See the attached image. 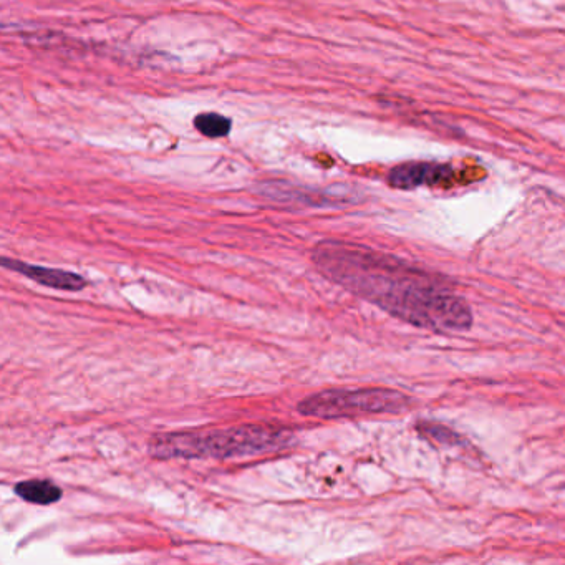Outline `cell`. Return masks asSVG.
<instances>
[{
    "label": "cell",
    "mask_w": 565,
    "mask_h": 565,
    "mask_svg": "<svg viewBox=\"0 0 565 565\" xmlns=\"http://www.w3.org/2000/svg\"><path fill=\"white\" fill-rule=\"evenodd\" d=\"M312 261L322 276L415 327L448 332L473 324L463 299L395 257L348 242L324 241L314 247Z\"/></svg>",
    "instance_id": "cell-1"
},
{
    "label": "cell",
    "mask_w": 565,
    "mask_h": 565,
    "mask_svg": "<svg viewBox=\"0 0 565 565\" xmlns=\"http://www.w3.org/2000/svg\"><path fill=\"white\" fill-rule=\"evenodd\" d=\"M194 126L198 128L201 135L208 136V138H223L231 131V120L219 113H203V115L196 116Z\"/></svg>",
    "instance_id": "cell-7"
},
{
    "label": "cell",
    "mask_w": 565,
    "mask_h": 565,
    "mask_svg": "<svg viewBox=\"0 0 565 565\" xmlns=\"http://www.w3.org/2000/svg\"><path fill=\"white\" fill-rule=\"evenodd\" d=\"M14 493L22 501L37 506H50L62 499L63 491L60 486L49 479H27L15 484Z\"/></svg>",
    "instance_id": "cell-6"
},
{
    "label": "cell",
    "mask_w": 565,
    "mask_h": 565,
    "mask_svg": "<svg viewBox=\"0 0 565 565\" xmlns=\"http://www.w3.org/2000/svg\"><path fill=\"white\" fill-rule=\"evenodd\" d=\"M410 405V398L388 388H332L299 401L302 416L320 420H339L363 415L401 413Z\"/></svg>",
    "instance_id": "cell-3"
},
{
    "label": "cell",
    "mask_w": 565,
    "mask_h": 565,
    "mask_svg": "<svg viewBox=\"0 0 565 565\" xmlns=\"http://www.w3.org/2000/svg\"><path fill=\"white\" fill-rule=\"evenodd\" d=\"M453 168L441 163H425L413 161L396 166L388 173V184L395 189H415L420 186H436L445 184L453 178Z\"/></svg>",
    "instance_id": "cell-4"
},
{
    "label": "cell",
    "mask_w": 565,
    "mask_h": 565,
    "mask_svg": "<svg viewBox=\"0 0 565 565\" xmlns=\"http://www.w3.org/2000/svg\"><path fill=\"white\" fill-rule=\"evenodd\" d=\"M2 267L17 272V274H22L30 281L49 287V289L78 292V290H83L88 285L87 279L78 276L75 272L52 269V267L32 266V264H25V262L9 259V257H2Z\"/></svg>",
    "instance_id": "cell-5"
},
{
    "label": "cell",
    "mask_w": 565,
    "mask_h": 565,
    "mask_svg": "<svg viewBox=\"0 0 565 565\" xmlns=\"http://www.w3.org/2000/svg\"><path fill=\"white\" fill-rule=\"evenodd\" d=\"M294 431L272 425H239L221 430L158 433L148 443L155 459H231L289 450Z\"/></svg>",
    "instance_id": "cell-2"
}]
</instances>
